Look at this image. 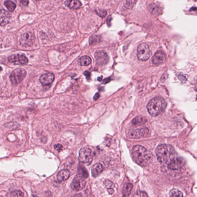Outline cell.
I'll list each match as a JSON object with an SVG mask.
<instances>
[{
    "label": "cell",
    "mask_w": 197,
    "mask_h": 197,
    "mask_svg": "<svg viewBox=\"0 0 197 197\" xmlns=\"http://www.w3.org/2000/svg\"><path fill=\"white\" fill-rule=\"evenodd\" d=\"M138 196H141V197H148V196L147 194H146L145 192H139L138 193Z\"/></svg>",
    "instance_id": "836d02e7"
},
{
    "label": "cell",
    "mask_w": 197,
    "mask_h": 197,
    "mask_svg": "<svg viewBox=\"0 0 197 197\" xmlns=\"http://www.w3.org/2000/svg\"><path fill=\"white\" fill-rule=\"evenodd\" d=\"M11 17L9 12L0 8V25H4L8 24L10 20Z\"/></svg>",
    "instance_id": "7c38bea8"
},
{
    "label": "cell",
    "mask_w": 197,
    "mask_h": 197,
    "mask_svg": "<svg viewBox=\"0 0 197 197\" xmlns=\"http://www.w3.org/2000/svg\"><path fill=\"white\" fill-rule=\"evenodd\" d=\"M97 14L100 17H105L107 15V12L106 11L104 10H97L96 11Z\"/></svg>",
    "instance_id": "f546056e"
},
{
    "label": "cell",
    "mask_w": 197,
    "mask_h": 197,
    "mask_svg": "<svg viewBox=\"0 0 197 197\" xmlns=\"http://www.w3.org/2000/svg\"><path fill=\"white\" fill-rule=\"evenodd\" d=\"M170 196L171 197H183V193L181 191L177 189H173L170 192Z\"/></svg>",
    "instance_id": "484cf974"
},
{
    "label": "cell",
    "mask_w": 197,
    "mask_h": 197,
    "mask_svg": "<svg viewBox=\"0 0 197 197\" xmlns=\"http://www.w3.org/2000/svg\"><path fill=\"white\" fill-rule=\"evenodd\" d=\"M54 75L51 73L43 74L40 78V81L43 85H49L54 79Z\"/></svg>",
    "instance_id": "4fadbf2b"
},
{
    "label": "cell",
    "mask_w": 197,
    "mask_h": 197,
    "mask_svg": "<svg viewBox=\"0 0 197 197\" xmlns=\"http://www.w3.org/2000/svg\"><path fill=\"white\" fill-rule=\"evenodd\" d=\"M166 55L161 51H158L153 56L152 62L154 64H158L162 63L166 59Z\"/></svg>",
    "instance_id": "5bb4252c"
},
{
    "label": "cell",
    "mask_w": 197,
    "mask_h": 197,
    "mask_svg": "<svg viewBox=\"0 0 197 197\" xmlns=\"http://www.w3.org/2000/svg\"><path fill=\"white\" fill-rule=\"evenodd\" d=\"M136 0H123L124 6L128 9H131L134 7L136 3Z\"/></svg>",
    "instance_id": "603a6c76"
},
{
    "label": "cell",
    "mask_w": 197,
    "mask_h": 197,
    "mask_svg": "<svg viewBox=\"0 0 197 197\" xmlns=\"http://www.w3.org/2000/svg\"><path fill=\"white\" fill-rule=\"evenodd\" d=\"M133 185L131 183H127L125 185L122 190V194L124 197H129L130 196L131 192L133 189Z\"/></svg>",
    "instance_id": "ffe728a7"
},
{
    "label": "cell",
    "mask_w": 197,
    "mask_h": 197,
    "mask_svg": "<svg viewBox=\"0 0 197 197\" xmlns=\"http://www.w3.org/2000/svg\"><path fill=\"white\" fill-rule=\"evenodd\" d=\"M149 131L146 128L138 130L129 129L126 132V136L130 139H138L147 136Z\"/></svg>",
    "instance_id": "8992f818"
},
{
    "label": "cell",
    "mask_w": 197,
    "mask_h": 197,
    "mask_svg": "<svg viewBox=\"0 0 197 197\" xmlns=\"http://www.w3.org/2000/svg\"><path fill=\"white\" fill-rule=\"evenodd\" d=\"M104 184L105 186L107 188V189L109 188H113L114 187V184L113 182L111 181L109 179H106L104 182Z\"/></svg>",
    "instance_id": "83f0119b"
},
{
    "label": "cell",
    "mask_w": 197,
    "mask_h": 197,
    "mask_svg": "<svg viewBox=\"0 0 197 197\" xmlns=\"http://www.w3.org/2000/svg\"><path fill=\"white\" fill-rule=\"evenodd\" d=\"M166 106V102L163 98L156 97L152 99L149 102L147 108L150 115L156 116L162 112Z\"/></svg>",
    "instance_id": "3957f363"
},
{
    "label": "cell",
    "mask_w": 197,
    "mask_h": 197,
    "mask_svg": "<svg viewBox=\"0 0 197 197\" xmlns=\"http://www.w3.org/2000/svg\"><path fill=\"white\" fill-rule=\"evenodd\" d=\"M54 148L57 151H60L63 148V146L61 144H57L54 145Z\"/></svg>",
    "instance_id": "1f68e13d"
},
{
    "label": "cell",
    "mask_w": 197,
    "mask_h": 197,
    "mask_svg": "<svg viewBox=\"0 0 197 197\" xmlns=\"http://www.w3.org/2000/svg\"><path fill=\"white\" fill-rule=\"evenodd\" d=\"M91 59L87 56H83L78 60L79 64L82 66H88L91 63Z\"/></svg>",
    "instance_id": "44dd1931"
},
{
    "label": "cell",
    "mask_w": 197,
    "mask_h": 197,
    "mask_svg": "<svg viewBox=\"0 0 197 197\" xmlns=\"http://www.w3.org/2000/svg\"><path fill=\"white\" fill-rule=\"evenodd\" d=\"M79 174L81 175L84 178H86L88 177V173L87 170L85 167H84V166H79Z\"/></svg>",
    "instance_id": "d4e9b609"
},
{
    "label": "cell",
    "mask_w": 197,
    "mask_h": 197,
    "mask_svg": "<svg viewBox=\"0 0 197 197\" xmlns=\"http://www.w3.org/2000/svg\"><path fill=\"white\" fill-rule=\"evenodd\" d=\"M19 42L24 47H29L34 43L35 37L32 33H25L21 36Z\"/></svg>",
    "instance_id": "9c48e42d"
},
{
    "label": "cell",
    "mask_w": 197,
    "mask_h": 197,
    "mask_svg": "<svg viewBox=\"0 0 197 197\" xmlns=\"http://www.w3.org/2000/svg\"><path fill=\"white\" fill-rule=\"evenodd\" d=\"M151 56V51L150 46L145 43L141 44L137 48V57L138 59L142 61H146Z\"/></svg>",
    "instance_id": "277c9868"
},
{
    "label": "cell",
    "mask_w": 197,
    "mask_h": 197,
    "mask_svg": "<svg viewBox=\"0 0 197 197\" xmlns=\"http://www.w3.org/2000/svg\"><path fill=\"white\" fill-rule=\"evenodd\" d=\"M79 160L84 163L91 162L93 160V155L91 150L88 148L80 149L79 153Z\"/></svg>",
    "instance_id": "ba28073f"
},
{
    "label": "cell",
    "mask_w": 197,
    "mask_h": 197,
    "mask_svg": "<svg viewBox=\"0 0 197 197\" xmlns=\"http://www.w3.org/2000/svg\"><path fill=\"white\" fill-rule=\"evenodd\" d=\"M111 80V78H105L103 80L102 83L103 84H107V83H109Z\"/></svg>",
    "instance_id": "d590c367"
},
{
    "label": "cell",
    "mask_w": 197,
    "mask_h": 197,
    "mask_svg": "<svg viewBox=\"0 0 197 197\" xmlns=\"http://www.w3.org/2000/svg\"><path fill=\"white\" fill-rule=\"evenodd\" d=\"M85 184L86 182L85 181V178L78 174L73 179L71 187L73 190L79 191L84 189Z\"/></svg>",
    "instance_id": "52a82bcc"
},
{
    "label": "cell",
    "mask_w": 197,
    "mask_h": 197,
    "mask_svg": "<svg viewBox=\"0 0 197 197\" xmlns=\"http://www.w3.org/2000/svg\"><path fill=\"white\" fill-rule=\"evenodd\" d=\"M100 97V95L98 93H97L95 94V96L94 97L93 100L95 101H96Z\"/></svg>",
    "instance_id": "8d00e7d4"
},
{
    "label": "cell",
    "mask_w": 197,
    "mask_h": 197,
    "mask_svg": "<svg viewBox=\"0 0 197 197\" xmlns=\"http://www.w3.org/2000/svg\"><path fill=\"white\" fill-rule=\"evenodd\" d=\"M8 62L16 64H24L27 63L28 60L24 54H15L8 57Z\"/></svg>",
    "instance_id": "30bf717a"
},
{
    "label": "cell",
    "mask_w": 197,
    "mask_h": 197,
    "mask_svg": "<svg viewBox=\"0 0 197 197\" xmlns=\"http://www.w3.org/2000/svg\"><path fill=\"white\" fill-rule=\"evenodd\" d=\"M107 190H108V192L110 194H112L114 193V190L113 188H109Z\"/></svg>",
    "instance_id": "f35d334b"
},
{
    "label": "cell",
    "mask_w": 197,
    "mask_h": 197,
    "mask_svg": "<svg viewBox=\"0 0 197 197\" xmlns=\"http://www.w3.org/2000/svg\"><path fill=\"white\" fill-rule=\"evenodd\" d=\"M102 165L100 163H97L94 165L92 168V175L95 177L98 175L102 171Z\"/></svg>",
    "instance_id": "d6986e66"
},
{
    "label": "cell",
    "mask_w": 197,
    "mask_h": 197,
    "mask_svg": "<svg viewBox=\"0 0 197 197\" xmlns=\"http://www.w3.org/2000/svg\"><path fill=\"white\" fill-rule=\"evenodd\" d=\"M102 76H101V77H99L98 78L97 80H98V81H101V80H102Z\"/></svg>",
    "instance_id": "60d3db41"
},
{
    "label": "cell",
    "mask_w": 197,
    "mask_h": 197,
    "mask_svg": "<svg viewBox=\"0 0 197 197\" xmlns=\"http://www.w3.org/2000/svg\"><path fill=\"white\" fill-rule=\"evenodd\" d=\"M177 76L182 84H184L186 81L187 78L186 76H185L184 74L179 73L177 74Z\"/></svg>",
    "instance_id": "f1b7e54d"
},
{
    "label": "cell",
    "mask_w": 197,
    "mask_h": 197,
    "mask_svg": "<svg viewBox=\"0 0 197 197\" xmlns=\"http://www.w3.org/2000/svg\"><path fill=\"white\" fill-rule=\"evenodd\" d=\"M26 71L23 68H17L13 71L10 76L11 81L13 84L17 85L26 77Z\"/></svg>",
    "instance_id": "5b68a950"
},
{
    "label": "cell",
    "mask_w": 197,
    "mask_h": 197,
    "mask_svg": "<svg viewBox=\"0 0 197 197\" xmlns=\"http://www.w3.org/2000/svg\"><path fill=\"white\" fill-rule=\"evenodd\" d=\"M133 160L139 166H146L151 162L153 155L150 151L141 145L134 146L132 150Z\"/></svg>",
    "instance_id": "6da1fadb"
},
{
    "label": "cell",
    "mask_w": 197,
    "mask_h": 197,
    "mask_svg": "<svg viewBox=\"0 0 197 197\" xmlns=\"http://www.w3.org/2000/svg\"><path fill=\"white\" fill-rule=\"evenodd\" d=\"M100 38L98 36L96 35H94L90 37L89 40V43L90 44H94L97 43L100 41Z\"/></svg>",
    "instance_id": "4316f807"
},
{
    "label": "cell",
    "mask_w": 197,
    "mask_h": 197,
    "mask_svg": "<svg viewBox=\"0 0 197 197\" xmlns=\"http://www.w3.org/2000/svg\"><path fill=\"white\" fill-rule=\"evenodd\" d=\"M183 165L182 160L177 157H175L167 164V167L171 170H177L181 168Z\"/></svg>",
    "instance_id": "9a60e30c"
},
{
    "label": "cell",
    "mask_w": 197,
    "mask_h": 197,
    "mask_svg": "<svg viewBox=\"0 0 197 197\" xmlns=\"http://www.w3.org/2000/svg\"><path fill=\"white\" fill-rule=\"evenodd\" d=\"M84 74L87 79H89L90 78V72L88 71H85L84 72Z\"/></svg>",
    "instance_id": "e575fe53"
},
{
    "label": "cell",
    "mask_w": 197,
    "mask_h": 197,
    "mask_svg": "<svg viewBox=\"0 0 197 197\" xmlns=\"http://www.w3.org/2000/svg\"><path fill=\"white\" fill-rule=\"evenodd\" d=\"M196 11V7H192V8H190L189 9V11L191 12L192 11Z\"/></svg>",
    "instance_id": "ab89813d"
},
{
    "label": "cell",
    "mask_w": 197,
    "mask_h": 197,
    "mask_svg": "<svg viewBox=\"0 0 197 197\" xmlns=\"http://www.w3.org/2000/svg\"><path fill=\"white\" fill-rule=\"evenodd\" d=\"M65 5L71 9H76L81 6V3L79 0H69L65 2Z\"/></svg>",
    "instance_id": "2e32d148"
},
{
    "label": "cell",
    "mask_w": 197,
    "mask_h": 197,
    "mask_svg": "<svg viewBox=\"0 0 197 197\" xmlns=\"http://www.w3.org/2000/svg\"><path fill=\"white\" fill-rule=\"evenodd\" d=\"M12 196L14 197H23L24 196V193L20 191H16L12 193L11 194Z\"/></svg>",
    "instance_id": "4dcf8cb0"
},
{
    "label": "cell",
    "mask_w": 197,
    "mask_h": 197,
    "mask_svg": "<svg viewBox=\"0 0 197 197\" xmlns=\"http://www.w3.org/2000/svg\"><path fill=\"white\" fill-rule=\"evenodd\" d=\"M175 150L171 145L162 144L157 147L156 153L161 163L168 164L175 158Z\"/></svg>",
    "instance_id": "7a4b0ae2"
},
{
    "label": "cell",
    "mask_w": 197,
    "mask_h": 197,
    "mask_svg": "<svg viewBox=\"0 0 197 197\" xmlns=\"http://www.w3.org/2000/svg\"><path fill=\"white\" fill-rule=\"evenodd\" d=\"M95 57L97 64L99 65H104L108 62L109 59L108 55L102 51L97 52Z\"/></svg>",
    "instance_id": "8fae6325"
},
{
    "label": "cell",
    "mask_w": 197,
    "mask_h": 197,
    "mask_svg": "<svg viewBox=\"0 0 197 197\" xmlns=\"http://www.w3.org/2000/svg\"><path fill=\"white\" fill-rule=\"evenodd\" d=\"M70 176L69 171L68 170L63 169L60 171L57 176V179L59 181H63L68 179Z\"/></svg>",
    "instance_id": "e0dca14e"
},
{
    "label": "cell",
    "mask_w": 197,
    "mask_h": 197,
    "mask_svg": "<svg viewBox=\"0 0 197 197\" xmlns=\"http://www.w3.org/2000/svg\"><path fill=\"white\" fill-rule=\"evenodd\" d=\"M2 70V67L1 66H0V72Z\"/></svg>",
    "instance_id": "b9f144b4"
},
{
    "label": "cell",
    "mask_w": 197,
    "mask_h": 197,
    "mask_svg": "<svg viewBox=\"0 0 197 197\" xmlns=\"http://www.w3.org/2000/svg\"><path fill=\"white\" fill-rule=\"evenodd\" d=\"M111 19H112V18H111V16H109L108 18H107V25H108L109 26H110V25H111Z\"/></svg>",
    "instance_id": "74e56055"
},
{
    "label": "cell",
    "mask_w": 197,
    "mask_h": 197,
    "mask_svg": "<svg viewBox=\"0 0 197 197\" xmlns=\"http://www.w3.org/2000/svg\"><path fill=\"white\" fill-rule=\"evenodd\" d=\"M18 1L24 6H27L29 3V1L28 0H18Z\"/></svg>",
    "instance_id": "d6a6232c"
},
{
    "label": "cell",
    "mask_w": 197,
    "mask_h": 197,
    "mask_svg": "<svg viewBox=\"0 0 197 197\" xmlns=\"http://www.w3.org/2000/svg\"><path fill=\"white\" fill-rule=\"evenodd\" d=\"M4 5L6 7L7 9L10 11L14 10L16 7V4L13 1H7L4 2Z\"/></svg>",
    "instance_id": "cb8c5ba5"
},
{
    "label": "cell",
    "mask_w": 197,
    "mask_h": 197,
    "mask_svg": "<svg viewBox=\"0 0 197 197\" xmlns=\"http://www.w3.org/2000/svg\"><path fill=\"white\" fill-rule=\"evenodd\" d=\"M145 118L142 116H137L133 120L132 124L135 126H141L145 123Z\"/></svg>",
    "instance_id": "7402d4cb"
},
{
    "label": "cell",
    "mask_w": 197,
    "mask_h": 197,
    "mask_svg": "<svg viewBox=\"0 0 197 197\" xmlns=\"http://www.w3.org/2000/svg\"><path fill=\"white\" fill-rule=\"evenodd\" d=\"M148 8L150 13L153 14H160L162 12L161 7L154 4H152L149 5Z\"/></svg>",
    "instance_id": "ac0fdd59"
}]
</instances>
